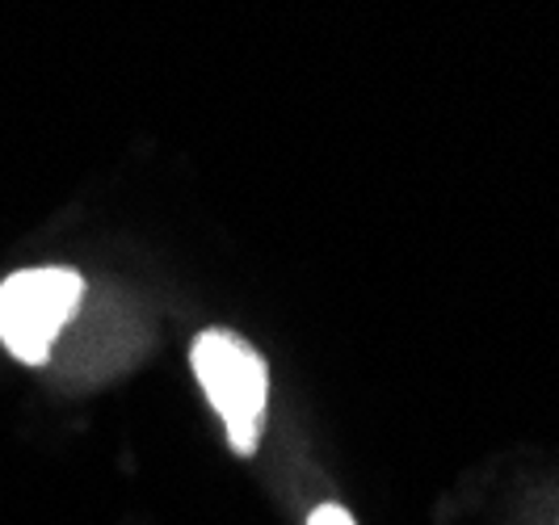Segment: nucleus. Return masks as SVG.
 <instances>
[{
	"mask_svg": "<svg viewBox=\"0 0 559 525\" xmlns=\"http://www.w3.org/2000/svg\"><path fill=\"white\" fill-rule=\"evenodd\" d=\"M308 525H358V522L349 517L345 504H320V509H311Z\"/></svg>",
	"mask_w": 559,
	"mask_h": 525,
	"instance_id": "nucleus-3",
	"label": "nucleus"
},
{
	"mask_svg": "<svg viewBox=\"0 0 559 525\" xmlns=\"http://www.w3.org/2000/svg\"><path fill=\"white\" fill-rule=\"evenodd\" d=\"M84 277L68 265H38L0 282V341L26 366H43L63 324L76 315Z\"/></svg>",
	"mask_w": 559,
	"mask_h": 525,
	"instance_id": "nucleus-2",
	"label": "nucleus"
},
{
	"mask_svg": "<svg viewBox=\"0 0 559 525\" xmlns=\"http://www.w3.org/2000/svg\"><path fill=\"white\" fill-rule=\"evenodd\" d=\"M198 383L206 391L211 408L224 416L227 442L236 454L249 458L261 442L265 425V399H270V370L265 358L252 349L240 332L231 329H206L198 332L190 349Z\"/></svg>",
	"mask_w": 559,
	"mask_h": 525,
	"instance_id": "nucleus-1",
	"label": "nucleus"
}]
</instances>
